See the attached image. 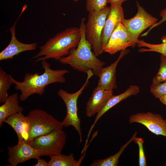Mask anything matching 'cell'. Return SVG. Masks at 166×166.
Wrapping results in <instances>:
<instances>
[{
	"label": "cell",
	"mask_w": 166,
	"mask_h": 166,
	"mask_svg": "<svg viewBox=\"0 0 166 166\" xmlns=\"http://www.w3.org/2000/svg\"><path fill=\"white\" fill-rule=\"evenodd\" d=\"M41 65L44 70L42 74L40 75L39 73L37 72L26 73L22 81H17L10 75V80L12 84L15 85V89L20 91L19 96L20 101H24L34 94L42 95L45 92V87L49 84L65 82L64 76L69 73L68 70L53 69L46 60L41 61Z\"/></svg>",
	"instance_id": "1"
},
{
	"label": "cell",
	"mask_w": 166,
	"mask_h": 166,
	"mask_svg": "<svg viewBox=\"0 0 166 166\" xmlns=\"http://www.w3.org/2000/svg\"><path fill=\"white\" fill-rule=\"evenodd\" d=\"M85 20L83 17L81 20L79 27L81 38L77 46L72 49L68 55L59 61L79 72L86 73L91 70L94 74L98 76L99 70L103 67L105 63L98 59L92 51L91 46L86 38Z\"/></svg>",
	"instance_id": "2"
},
{
	"label": "cell",
	"mask_w": 166,
	"mask_h": 166,
	"mask_svg": "<svg viewBox=\"0 0 166 166\" xmlns=\"http://www.w3.org/2000/svg\"><path fill=\"white\" fill-rule=\"evenodd\" d=\"M79 28H67L49 38L39 47V52L32 57L36 62L54 59L58 61L69 54L77 46L81 38Z\"/></svg>",
	"instance_id": "3"
},
{
	"label": "cell",
	"mask_w": 166,
	"mask_h": 166,
	"mask_svg": "<svg viewBox=\"0 0 166 166\" xmlns=\"http://www.w3.org/2000/svg\"><path fill=\"white\" fill-rule=\"evenodd\" d=\"M29 123V143L35 137L53 131L62 129V122L44 110L36 109L30 111L26 116Z\"/></svg>",
	"instance_id": "4"
},
{
	"label": "cell",
	"mask_w": 166,
	"mask_h": 166,
	"mask_svg": "<svg viewBox=\"0 0 166 166\" xmlns=\"http://www.w3.org/2000/svg\"><path fill=\"white\" fill-rule=\"evenodd\" d=\"M87 77L82 87L77 91L73 93H68L65 90L60 89L57 93L64 102L66 108V115L62 121L63 127L67 128L70 126L73 127L77 131L80 137L79 141H82L81 119L78 114L77 100L79 96L87 86L89 79L94 75L92 70H89L86 73Z\"/></svg>",
	"instance_id": "5"
},
{
	"label": "cell",
	"mask_w": 166,
	"mask_h": 166,
	"mask_svg": "<svg viewBox=\"0 0 166 166\" xmlns=\"http://www.w3.org/2000/svg\"><path fill=\"white\" fill-rule=\"evenodd\" d=\"M109 9V7L106 6L101 10L89 12L88 20L85 24L86 39L97 57L104 52L101 35Z\"/></svg>",
	"instance_id": "6"
},
{
	"label": "cell",
	"mask_w": 166,
	"mask_h": 166,
	"mask_svg": "<svg viewBox=\"0 0 166 166\" xmlns=\"http://www.w3.org/2000/svg\"><path fill=\"white\" fill-rule=\"evenodd\" d=\"M66 135L62 130L37 137L30 143L41 156L51 157L61 154L66 143Z\"/></svg>",
	"instance_id": "7"
},
{
	"label": "cell",
	"mask_w": 166,
	"mask_h": 166,
	"mask_svg": "<svg viewBox=\"0 0 166 166\" xmlns=\"http://www.w3.org/2000/svg\"><path fill=\"white\" fill-rule=\"evenodd\" d=\"M137 12L133 18L124 19L121 22L128 31L132 43V47L136 45L138 37L144 30L156 23L158 19L148 13L137 2Z\"/></svg>",
	"instance_id": "8"
},
{
	"label": "cell",
	"mask_w": 166,
	"mask_h": 166,
	"mask_svg": "<svg viewBox=\"0 0 166 166\" xmlns=\"http://www.w3.org/2000/svg\"><path fill=\"white\" fill-rule=\"evenodd\" d=\"M128 122L130 124H140L156 135L166 137V119L159 114L150 112L137 113L130 116Z\"/></svg>",
	"instance_id": "9"
},
{
	"label": "cell",
	"mask_w": 166,
	"mask_h": 166,
	"mask_svg": "<svg viewBox=\"0 0 166 166\" xmlns=\"http://www.w3.org/2000/svg\"><path fill=\"white\" fill-rule=\"evenodd\" d=\"M26 8V5H25L14 25L9 29L11 34V39L7 46L0 53L1 61L12 59L22 52L34 50L37 48V44L36 43H23L18 40L16 36L15 26L17 22Z\"/></svg>",
	"instance_id": "10"
},
{
	"label": "cell",
	"mask_w": 166,
	"mask_h": 166,
	"mask_svg": "<svg viewBox=\"0 0 166 166\" xmlns=\"http://www.w3.org/2000/svg\"><path fill=\"white\" fill-rule=\"evenodd\" d=\"M8 163L9 166H16L31 159H38L41 156L38 152L24 140L17 144L7 147Z\"/></svg>",
	"instance_id": "11"
},
{
	"label": "cell",
	"mask_w": 166,
	"mask_h": 166,
	"mask_svg": "<svg viewBox=\"0 0 166 166\" xmlns=\"http://www.w3.org/2000/svg\"><path fill=\"white\" fill-rule=\"evenodd\" d=\"M130 46L132 47V43L129 34L125 27L121 23L111 34L103 49L104 52L112 55Z\"/></svg>",
	"instance_id": "12"
},
{
	"label": "cell",
	"mask_w": 166,
	"mask_h": 166,
	"mask_svg": "<svg viewBox=\"0 0 166 166\" xmlns=\"http://www.w3.org/2000/svg\"><path fill=\"white\" fill-rule=\"evenodd\" d=\"M122 4H111L101 35L103 48L107 44L111 34L124 19Z\"/></svg>",
	"instance_id": "13"
},
{
	"label": "cell",
	"mask_w": 166,
	"mask_h": 166,
	"mask_svg": "<svg viewBox=\"0 0 166 166\" xmlns=\"http://www.w3.org/2000/svg\"><path fill=\"white\" fill-rule=\"evenodd\" d=\"M128 49L121 51L117 60L110 65L102 67L99 70L98 77H99L98 85L106 90H113L117 88L116 69L117 65L124 56L128 54Z\"/></svg>",
	"instance_id": "14"
},
{
	"label": "cell",
	"mask_w": 166,
	"mask_h": 166,
	"mask_svg": "<svg viewBox=\"0 0 166 166\" xmlns=\"http://www.w3.org/2000/svg\"><path fill=\"white\" fill-rule=\"evenodd\" d=\"M113 90H105L97 85L87 103L86 116L90 117L98 113L113 95Z\"/></svg>",
	"instance_id": "15"
},
{
	"label": "cell",
	"mask_w": 166,
	"mask_h": 166,
	"mask_svg": "<svg viewBox=\"0 0 166 166\" xmlns=\"http://www.w3.org/2000/svg\"><path fill=\"white\" fill-rule=\"evenodd\" d=\"M140 88L138 86L131 85L123 93L116 95H113L102 109L97 114L94 122L89 130L87 139H89V135L93 127L99 119L104 114L121 101L129 97L136 95L140 92Z\"/></svg>",
	"instance_id": "16"
},
{
	"label": "cell",
	"mask_w": 166,
	"mask_h": 166,
	"mask_svg": "<svg viewBox=\"0 0 166 166\" xmlns=\"http://www.w3.org/2000/svg\"><path fill=\"white\" fill-rule=\"evenodd\" d=\"M5 122L14 130L18 137V142L28 139L29 123L27 118L22 112L18 113L8 117Z\"/></svg>",
	"instance_id": "17"
},
{
	"label": "cell",
	"mask_w": 166,
	"mask_h": 166,
	"mask_svg": "<svg viewBox=\"0 0 166 166\" xmlns=\"http://www.w3.org/2000/svg\"><path fill=\"white\" fill-rule=\"evenodd\" d=\"M19 97L17 93L8 96L0 106V126L9 117L16 113L22 112L23 108L19 105Z\"/></svg>",
	"instance_id": "18"
},
{
	"label": "cell",
	"mask_w": 166,
	"mask_h": 166,
	"mask_svg": "<svg viewBox=\"0 0 166 166\" xmlns=\"http://www.w3.org/2000/svg\"><path fill=\"white\" fill-rule=\"evenodd\" d=\"M137 134L135 132L131 138L124 144L122 146L119 150L115 154L110 156L103 159L96 160L90 165V166H117L119 159L126 148L132 142L134 141Z\"/></svg>",
	"instance_id": "19"
},
{
	"label": "cell",
	"mask_w": 166,
	"mask_h": 166,
	"mask_svg": "<svg viewBox=\"0 0 166 166\" xmlns=\"http://www.w3.org/2000/svg\"><path fill=\"white\" fill-rule=\"evenodd\" d=\"M82 160H76L73 153L67 156L61 154L50 157L48 166H79Z\"/></svg>",
	"instance_id": "20"
},
{
	"label": "cell",
	"mask_w": 166,
	"mask_h": 166,
	"mask_svg": "<svg viewBox=\"0 0 166 166\" xmlns=\"http://www.w3.org/2000/svg\"><path fill=\"white\" fill-rule=\"evenodd\" d=\"M161 40L162 43L159 44H152L147 43L143 40H138L136 42V45L139 47H146L148 48H141L139 49L140 52H156L166 57V35L163 36Z\"/></svg>",
	"instance_id": "21"
},
{
	"label": "cell",
	"mask_w": 166,
	"mask_h": 166,
	"mask_svg": "<svg viewBox=\"0 0 166 166\" xmlns=\"http://www.w3.org/2000/svg\"><path fill=\"white\" fill-rule=\"evenodd\" d=\"M10 75L0 68V103H3L8 97V91L12 84Z\"/></svg>",
	"instance_id": "22"
},
{
	"label": "cell",
	"mask_w": 166,
	"mask_h": 166,
	"mask_svg": "<svg viewBox=\"0 0 166 166\" xmlns=\"http://www.w3.org/2000/svg\"><path fill=\"white\" fill-rule=\"evenodd\" d=\"M160 61L159 69L153 79L152 85H156L166 81V57L161 55Z\"/></svg>",
	"instance_id": "23"
},
{
	"label": "cell",
	"mask_w": 166,
	"mask_h": 166,
	"mask_svg": "<svg viewBox=\"0 0 166 166\" xmlns=\"http://www.w3.org/2000/svg\"><path fill=\"white\" fill-rule=\"evenodd\" d=\"M108 0H86V8L89 12L101 10L106 6Z\"/></svg>",
	"instance_id": "24"
},
{
	"label": "cell",
	"mask_w": 166,
	"mask_h": 166,
	"mask_svg": "<svg viewBox=\"0 0 166 166\" xmlns=\"http://www.w3.org/2000/svg\"><path fill=\"white\" fill-rule=\"evenodd\" d=\"M150 92L156 98H159L166 94V81L156 85H151Z\"/></svg>",
	"instance_id": "25"
},
{
	"label": "cell",
	"mask_w": 166,
	"mask_h": 166,
	"mask_svg": "<svg viewBox=\"0 0 166 166\" xmlns=\"http://www.w3.org/2000/svg\"><path fill=\"white\" fill-rule=\"evenodd\" d=\"M134 141L138 144V146L139 166H146L147 163L143 148V145L144 141L143 138L141 137H137L136 136Z\"/></svg>",
	"instance_id": "26"
},
{
	"label": "cell",
	"mask_w": 166,
	"mask_h": 166,
	"mask_svg": "<svg viewBox=\"0 0 166 166\" xmlns=\"http://www.w3.org/2000/svg\"><path fill=\"white\" fill-rule=\"evenodd\" d=\"M160 15L162 18L161 19L160 21L151 26L148 31L144 33V34L145 36H146L150 31L154 27L160 25L164 22L166 21V7L161 11L160 14Z\"/></svg>",
	"instance_id": "27"
},
{
	"label": "cell",
	"mask_w": 166,
	"mask_h": 166,
	"mask_svg": "<svg viewBox=\"0 0 166 166\" xmlns=\"http://www.w3.org/2000/svg\"><path fill=\"white\" fill-rule=\"evenodd\" d=\"M37 163L34 166H48V162L40 158L37 159Z\"/></svg>",
	"instance_id": "28"
},
{
	"label": "cell",
	"mask_w": 166,
	"mask_h": 166,
	"mask_svg": "<svg viewBox=\"0 0 166 166\" xmlns=\"http://www.w3.org/2000/svg\"><path fill=\"white\" fill-rule=\"evenodd\" d=\"M127 0H108L109 3L111 4H122L123 2Z\"/></svg>",
	"instance_id": "29"
},
{
	"label": "cell",
	"mask_w": 166,
	"mask_h": 166,
	"mask_svg": "<svg viewBox=\"0 0 166 166\" xmlns=\"http://www.w3.org/2000/svg\"><path fill=\"white\" fill-rule=\"evenodd\" d=\"M159 99L161 102L166 106V94L162 96Z\"/></svg>",
	"instance_id": "30"
},
{
	"label": "cell",
	"mask_w": 166,
	"mask_h": 166,
	"mask_svg": "<svg viewBox=\"0 0 166 166\" xmlns=\"http://www.w3.org/2000/svg\"><path fill=\"white\" fill-rule=\"evenodd\" d=\"M72 0L75 2H77L79 1H80V0Z\"/></svg>",
	"instance_id": "31"
},
{
	"label": "cell",
	"mask_w": 166,
	"mask_h": 166,
	"mask_svg": "<svg viewBox=\"0 0 166 166\" xmlns=\"http://www.w3.org/2000/svg\"><path fill=\"white\" fill-rule=\"evenodd\" d=\"M165 166H166V163L165 164Z\"/></svg>",
	"instance_id": "32"
}]
</instances>
